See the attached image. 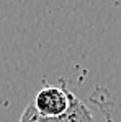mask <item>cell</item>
Here are the masks:
<instances>
[{"label": "cell", "mask_w": 121, "mask_h": 122, "mask_svg": "<svg viewBox=\"0 0 121 122\" xmlns=\"http://www.w3.org/2000/svg\"><path fill=\"white\" fill-rule=\"evenodd\" d=\"M69 90L56 85L43 86L35 96V109L47 117H59L69 107Z\"/></svg>", "instance_id": "obj_1"}, {"label": "cell", "mask_w": 121, "mask_h": 122, "mask_svg": "<svg viewBox=\"0 0 121 122\" xmlns=\"http://www.w3.org/2000/svg\"><path fill=\"white\" fill-rule=\"evenodd\" d=\"M59 117H61L62 122H93L92 111L72 91L69 93V107H67V111Z\"/></svg>", "instance_id": "obj_2"}, {"label": "cell", "mask_w": 121, "mask_h": 122, "mask_svg": "<svg viewBox=\"0 0 121 122\" xmlns=\"http://www.w3.org/2000/svg\"><path fill=\"white\" fill-rule=\"evenodd\" d=\"M18 122H62L61 117H47V116H43L39 114L35 109L33 104H28L25 107V111L21 112V117H20Z\"/></svg>", "instance_id": "obj_3"}]
</instances>
